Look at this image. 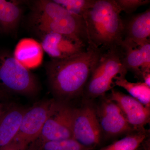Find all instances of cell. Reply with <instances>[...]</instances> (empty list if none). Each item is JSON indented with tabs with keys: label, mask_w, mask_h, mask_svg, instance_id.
Segmentation results:
<instances>
[{
	"label": "cell",
	"mask_w": 150,
	"mask_h": 150,
	"mask_svg": "<svg viewBox=\"0 0 150 150\" xmlns=\"http://www.w3.org/2000/svg\"><path fill=\"white\" fill-rule=\"evenodd\" d=\"M102 52L89 45L85 51L63 60L46 64L48 84L54 99L66 103L83 95L92 70Z\"/></svg>",
	"instance_id": "cell-1"
},
{
	"label": "cell",
	"mask_w": 150,
	"mask_h": 150,
	"mask_svg": "<svg viewBox=\"0 0 150 150\" xmlns=\"http://www.w3.org/2000/svg\"><path fill=\"white\" fill-rule=\"evenodd\" d=\"M115 0H94L83 15L89 45L102 51L121 48L124 25Z\"/></svg>",
	"instance_id": "cell-2"
},
{
	"label": "cell",
	"mask_w": 150,
	"mask_h": 150,
	"mask_svg": "<svg viewBox=\"0 0 150 150\" xmlns=\"http://www.w3.org/2000/svg\"><path fill=\"white\" fill-rule=\"evenodd\" d=\"M30 22L39 35L56 33L89 45L85 22L83 16L67 10L54 1H35Z\"/></svg>",
	"instance_id": "cell-3"
},
{
	"label": "cell",
	"mask_w": 150,
	"mask_h": 150,
	"mask_svg": "<svg viewBox=\"0 0 150 150\" xmlns=\"http://www.w3.org/2000/svg\"><path fill=\"white\" fill-rule=\"evenodd\" d=\"M121 57V48L103 51L94 65L83 94L92 99L105 96L114 86V78L127 74Z\"/></svg>",
	"instance_id": "cell-4"
},
{
	"label": "cell",
	"mask_w": 150,
	"mask_h": 150,
	"mask_svg": "<svg viewBox=\"0 0 150 150\" xmlns=\"http://www.w3.org/2000/svg\"><path fill=\"white\" fill-rule=\"evenodd\" d=\"M0 87L11 96L13 94L33 97L40 90L33 74L7 51H0Z\"/></svg>",
	"instance_id": "cell-5"
},
{
	"label": "cell",
	"mask_w": 150,
	"mask_h": 150,
	"mask_svg": "<svg viewBox=\"0 0 150 150\" xmlns=\"http://www.w3.org/2000/svg\"><path fill=\"white\" fill-rule=\"evenodd\" d=\"M74 110L68 103L54 99L39 136L27 148L46 142L72 139Z\"/></svg>",
	"instance_id": "cell-6"
},
{
	"label": "cell",
	"mask_w": 150,
	"mask_h": 150,
	"mask_svg": "<svg viewBox=\"0 0 150 150\" xmlns=\"http://www.w3.org/2000/svg\"><path fill=\"white\" fill-rule=\"evenodd\" d=\"M72 130V139L84 147L93 150L100 144L102 131L91 104L74 108Z\"/></svg>",
	"instance_id": "cell-7"
},
{
	"label": "cell",
	"mask_w": 150,
	"mask_h": 150,
	"mask_svg": "<svg viewBox=\"0 0 150 150\" xmlns=\"http://www.w3.org/2000/svg\"><path fill=\"white\" fill-rule=\"evenodd\" d=\"M54 100V98L40 100L28 107L23 114L18 132L13 141L27 149L39 136Z\"/></svg>",
	"instance_id": "cell-8"
},
{
	"label": "cell",
	"mask_w": 150,
	"mask_h": 150,
	"mask_svg": "<svg viewBox=\"0 0 150 150\" xmlns=\"http://www.w3.org/2000/svg\"><path fill=\"white\" fill-rule=\"evenodd\" d=\"M103 98L96 110L101 131L105 135L109 138L135 131L126 121L118 105L108 98Z\"/></svg>",
	"instance_id": "cell-9"
},
{
	"label": "cell",
	"mask_w": 150,
	"mask_h": 150,
	"mask_svg": "<svg viewBox=\"0 0 150 150\" xmlns=\"http://www.w3.org/2000/svg\"><path fill=\"white\" fill-rule=\"evenodd\" d=\"M108 98L118 105L125 119L135 131H145L150 121V108L134 98L112 89Z\"/></svg>",
	"instance_id": "cell-10"
},
{
	"label": "cell",
	"mask_w": 150,
	"mask_h": 150,
	"mask_svg": "<svg viewBox=\"0 0 150 150\" xmlns=\"http://www.w3.org/2000/svg\"><path fill=\"white\" fill-rule=\"evenodd\" d=\"M40 35L43 50L52 60L68 59L85 51L88 46L60 33H48Z\"/></svg>",
	"instance_id": "cell-11"
},
{
	"label": "cell",
	"mask_w": 150,
	"mask_h": 150,
	"mask_svg": "<svg viewBox=\"0 0 150 150\" xmlns=\"http://www.w3.org/2000/svg\"><path fill=\"white\" fill-rule=\"evenodd\" d=\"M123 25V44L138 47L150 42V9L131 17Z\"/></svg>",
	"instance_id": "cell-12"
},
{
	"label": "cell",
	"mask_w": 150,
	"mask_h": 150,
	"mask_svg": "<svg viewBox=\"0 0 150 150\" xmlns=\"http://www.w3.org/2000/svg\"><path fill=\"white\" fill-rule=\"evenodd\" d=\"M121 50L122 64L127 72L141 78L145 73L150 72V42L135 47L122 44Z\"/></svg>",
	"instance_id": "cell-13"
},
{
	"label": "cell",
	"mask_w": 150,
	"mask_h": 150,
	"mask_svg": "<svg viewBox=\"0 0 150 150\" xmlns=\"http://www.w3.org/2000/svg\"><path fill=\"white\" fill-rule=\"evenodd\" d=\"M28 108L12 103L8 109L0 116V149L14 139Z\"/></svg>",
	"instance_id": "cell-14"
},
{
	"label": "cell",
	"mask_w": 150,
	"mask_h": 150,
	"mask_svg": "<svg viewBox=\"0 0 150 150\" xmlns=\"http://www.w3.org/2000/svg\"><path fill=\"white\" fill-rule=\"evenodd\" d=\"M43 50L40 43L30 38H23L15 48L14 57L28 69H35L42 64Z\"/></svg>",
	"instance_id": "cell-15"
},
{
	"label": "cell",
	"mask_w": 150,
	"mask_h": 150,
	"mask_svg": "<svg viewBox=\"0 0 150 150\" xmlns=\"http://www.w3.org/2000/svg\"><path fill=\"white\" fill-rule=\"evenodd\" d=\"M22 13V10L17 3L0 0V29L6 33L14 32Z\"/></svg>",
	"instance_id": "cell-16"
},
{
	"label": "cell",
	"mask_w": 150,
	"mask_h": 150,
	"mask_svg": "<svg viewBox=\"0 0 150 150\" xmlns=\"http://www.w3.org/2000/svg\"><path fill=\"white\" fill-rule=\"evenodd\" d=\"M126 75H118L113 80L114 85L122 88L134 98L146 107L150 108V87L144 82L133 83L126 79Z\"/></svg>",
	"instance_id": "cell-17"
},
{
	"label": "cell",
	"mask_w": 150,
	"mask_h": 150,
	"mask_svg": "<svg viewBox=\"0 0 150 150\" xmlns=\"http://www.w3.org/2000/svg\"><path fill=\"white\" fill-rule=\"evenodd\" d=\"M146 130L134 131L126 137L103 147L99 150H136L147 139Z\"/></svg>",
	"instance_id": "cell-18"
},
{
	"label": "cell",
	"mask_w": 150,
	"mask_h": 150,
	"mask_svg": "<svg viewBox=\"0 0 150 150\" xmlns=\"http://www.w3.org/2000/svg\"><path fill=\"white\" fill-rule=\"evenodd\" d=\"M26 150H91L84 147L73 139L42 143Z\"/></svg>",
	"instance_id": "cell-19"
},
{
	"label": "cell",
	"mask_w": 150,
	"mask_h": 150,
	"mask_svg": "<svg viewBox=\"0 0 150 150\" xmlns=\"http://www.w3.org/2000/svg\"><path fill=\"white\" fill-rule=\"evenodd\" d=\"M94 0H54L69 11L82 16L87 10L93 3Z\"/></svg>",
	"instance_id": "cell-20"
},
{
	"label": "cell",
	"mask_w": 150,
	"mask_h": 150,
	"mask_svg": "<svg viewBox=\"0 0 150 150\" xmlns=\"http://www.w3.org/2000/svg\"><path fill=\"white\" fill-rule=\"evenodd\" d=\"M121 11L126 13H133L142 6L148 5L150 0H115Z\"/></svg>",
	"instance_id": "cell-21"
},
{
	"label": "cell",
	"mask_w": 150,
	"mask_h": 150,
	"mask_svg": "<svg viewBox=\"0 0 150 150\" xmlns=\"http://www.w3.org/2000/svg\"><path fill=\"white\" fill-rule=\"evenodd\" d=\"M27 149L17 142L13 141L0 150H26Z\"/></svg>",
	"instance_id": "cell-22"
},
{
	"label": "cell",
	"mask_w": 150,
	"mask_h": 150,
	"mask_svg": "<svg viewBox=\"0 0 150 150\" xmlns=\"http://www.w3.org/2000/svg\"><path fill=\"white\" fill-rule=\"evenodd\" d=\"M11 99V96L6 93L0 87V102H10Z\"/></svg>",
	"instance_id": "cell-23"
},
{
	"label": "cell",
	"mask_w": 150,
	"mask_h": 150,
	"mask_svg": "<svg viewBox=\"0 0 150 150\" xmlns=\"http://www.w3.org/2000/svg\"><path fill=\"white\" fill-rule=\"evenodd\" d=\"M12 102H0V116L6 112L12 104Z\"/></svg>",
	"instance_id": "cell-24"
},
{
	"label": "cell",
	"mask_w": 150,
	"mask_h": 150,
	"mask_svg": "<svg viewBox=\"0 0 150 150\" xmlns=\"http://www.w3.org/2000/svg\"><path fill=\"white\" fill-rule=\"evenodd\" d=\"M136 150H150L149 139L147 138Z\"/></svg>",
	"instance_id": "cell-25"
},
{
	"label": "cell",
	"mask_w": 150,
	"mask_h": 150,
	"mask_svg": "<svg viewBox=\"0 0 150 150\" xmlns=\"http://www.w3.org/2000/svg\"><path fill=\"white\" fill-rule=\"evenodd\" d=\"M142 79L144 81V82L150 87V72L144 74L142 75Z\"/></svg>",
	"instance_id": "cell-26"
}]
</instances>
